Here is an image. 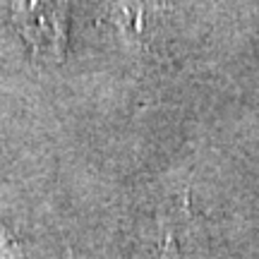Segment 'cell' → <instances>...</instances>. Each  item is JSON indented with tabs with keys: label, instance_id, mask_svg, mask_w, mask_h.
Segmentation results:
<instances>
[{
	"label": "cell",
	"instance_id": "obj_1",
	"mask_svg": "<svg viewBox=\"0 0 259 259\" xmlns=\"http://www.w3.org/2000/svg\"><path fill=\"white\" fill-rule=\"evenodd\" d=\"M12 22L41 63H63L67 0H12Z\"/></svg>",
	"mask_w": 259,
	"mask_h": 259
},
{
	"label": "cell",
	"instance_id": "obj_2",
	"mask_svg": "<svg viewBox=\"0 0 259 259\" xmlns=\"http://www.w3.org/2000/svg\"><path fill=\"white\" fill-rule=\"evenodd\" d=\"M161 15V0H115L108 19L130 46H144Z\"/></svg>",
	"mask_w": 259,
	"mask_h": 259
}]
</instances>
